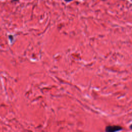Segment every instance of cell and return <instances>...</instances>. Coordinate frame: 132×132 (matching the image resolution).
<instances>
[{
    "label": "cell",
    "instance_id": "1",
    "mask_svg": "<svg viewBox=\"0 0 132 132\" xmlns=\"http://www.w3.org/2000/svg\"><path fill=\"white\" fill-rule=\"evenodd\" d=\"M123 130V128L119 125H109L105 128L106 132H116Z\"/></svg>",
    "mask_w": 132,
    "mask_h": 132
},
{
    "label": "cell",
    "instance_id": "2",
    "mask_svg": "<svg viewBox=\"0 0 132 132\" xmlns=\"http://www.w3.org/2000/svg\"><path fill=\"white\" fill-rule=\"evenodd\" d=\"M64 1H65V2H71V1H72L73 0H64Z\"/></svg>",
    "mask_w": 132,
    "mask_h": 132
},
{
    "label": "cell",
    "instance_id": "3",
    "mask_svg": "<svg viewBox=\"0 0 132 132\" xmlns=\"http://www.w3.org/2000/svg\"><path fill=\"white\" fill-rule=\"evenodd\" d=\"M19 0H12V2H16L19 1Z\"/></svg>",
    "mask_w": 132,
    "mask_h": 132
},
{
    "label": "cell",
    "instance_id": "4",
    "mask_svg": "<svg viewBox=\"0 0 132 132\" xmlns=\"http://www.w3.org/2000/svg\"><path fill=\"white\" fill-rule=\"evenodd\" d=\"M130 129H131V130H132V124L130 126Z\"/></svg>",
    "mask_w": 132,
    "mask_h": 132
}]
</instances>
